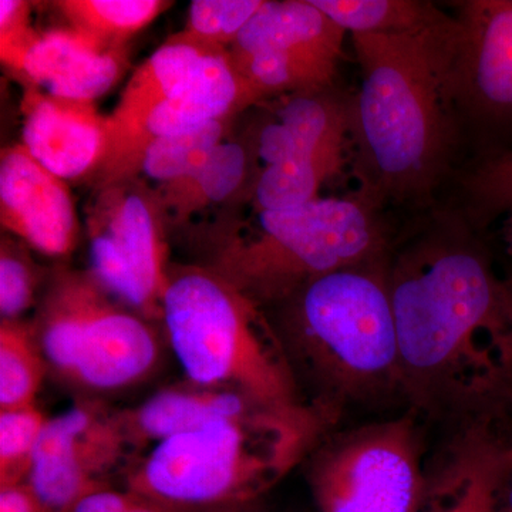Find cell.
<instances>
[{
    "label": "cell",
    "instance_id": "obj_25",
    "mask_svg": "<svg viewBox=\"0 0 512 512\" xmlns=\"http://www.w3.org/2000/svg\"><path fill=\"white\" fill-rule=\"evenodd\" d=\"M49 372L35 326L20 319L0 322V412L35 406Z\"/></svg>",
    "mask_w": 512,
    "mask_h": 512
},
{
    "label": "cell",
    "instance_id": "obj_11",
    "mask_svg": "<svg viewBox=\"0 0 512 512\" xmlns=\"http://www.w3.org/2000/svg\"><path fill=\"white\" fill-rule=\"evenodd\" d=\"M0 222L28 247L52 258L72 254L79 218L66 180L39 163L23 144L0 160Z\"/></svg>",
    "mask_w": 512,
    "mask_h": 512
},
{
    "label": "cell",
    "instance_id": "obj_32",
    "mask_svg": "<svg viewBox=\"0 0 512 512\" xmlns=\"http://www.w3.org/2000/svg\"><path fill=\"white\" fill-rule=\"evenodd\" d=\"M30 10L32 3L25 0L0 2V59L15 74L40 33L30 23Z\"/></svg>",
    "mask_w": 512,
    "mask_h": 512
},
{
    "label": "cell",
    "instance_id": "obj_8",
    "mask_svg": "<svg viewBox=\"0 0 512 512\" xmlns=\"http://www.w3.org/2000/svg\"><path fill=\"white\" fill-rule=\"evenodd\" d=\"M163 205L136 178L100 187L87 218L97 282L143 318L163 319L170 285Z\"/></svg>",
    "mask_w": 512,
    "mask_h": 512
},
{
    "label": "cell",
    "instance_id": "obj_21",
    "mask_svg": "<svg viewBox=\"0 0 512 512\" xmlns=\"http://www.w3.org/2000/svg\"><path fill=\"white\" fill-rule=\"evenodd\" d=\"M248 170L247 148L224 141L191 173L161 185L158 197L175 220H187L194 212L231 198L244 185Z\"/></svg>",
    "mask_w": 512,
    "mask_h": 512
},
{
    "label": "cell",
    "instance_id": "obj_16",
    "mask_svg": "<svg viewBox=\"0 0 512 512\" xmlns=\"http://www.w3.org/2000/svg\"><path fill=\"white\" fill-rule=\"evenodd\" d=\"M210 53L167 39L146 62L138 66L107 117V150L101 163L100 187L117 183L128 154L151 114L170 99Z\"/></svg>",
    "mask_w": 512,
    "mask_h": 512
},
{
    "label": "cell",
    "instance_id": "obj_17",
    "mask_svg": "<svg viewBox=\"0 0 512 512\" xmlns=\"http://www.w3.org/2000/svg\"><path fill=\"white\" fill-rule=\"evenodd\" d=\"M126 67V49H106L67 28L40 32L16 76L52 96L96 101Z\"/></svg>",
    "mask_w": 512,
    "mask_h": 512
},
{
    "label": "cell",
    "instance_id": "obj_14",
    "mask_svg": "<svg viewBox=\"0 0 512 512\" xmlns=\"http://www.w3.org/2000/svg\"><path fill=\"white\" fill-rule=\"evenodd\" d=\"M501 423L458 427L427 470L417 512H500Z\"/></svg>",
    "mask_w": 512,
    "mask_h": 512
},
{
    "label": "cell",
    "instance_id": "obj_23",
    "mask_svg": "<svg viewBox=\"0 0 512 512\" xmlns=\"http://www.w3.org/2000/svg\"><path fill=\"white\" fill-rule=\"evenodd\" d=\"M350 35H402L448 22L451 16L420 0H312Z\"/></svg>",
    "mask_w": 512,
    "mask_h": 512
},
{
    "label": "cell",
    "instance_id": "obj_9",
    "mask_svg": "<svg viewBox=\"0 0 512 512\" xmlns=\"http://www.w3.org/2000/svg\"><path fill=\"white\" fill-rule=\"evenodd\" d=\"M450 84L456 106L497 141L491 154L512 150V0L460 3Z\"/></svg>",
    "mask_w": 512,
    "mask_h": 512
},
{
    "label": "cell",
    "instance_id": "obj_30",
    "mask_svg": "<svg viewBox=\"0 0 512 512\" xmlns=\"http://www.w3.org/2000/svg\"><path fill=\"white\" fill-rule=\"evenodd\" d=\"M464 190L476 224L503 218L512 210V150L484 157L466 175Z\"/></svg>",
    "mask_w": 512,
    "mask_h": 512
},
{
    "label": "cell",
    "instance_id": "obj_6",
    "mask_svg": "<svg viewBox=\"0 0 512 512\" xmlns=\"http://www.w3.org/2000/svg\"><path fill=\"white\" fill-rule=\"evenodd\" d=\"M380 210L359 191L259 212L256 232L229 239L208 268L261 308L279 305L320 276L386 256Z\"/></svg>",
    "mask_w": 512,
    "mask_h": 512
},
{
    "label": "cell",
    "instance_id": "obj_35",
    "mask_svg": "<svg viewBox=\"0 0 512 512\" xmlns=\"http://www.w3.org/2000/svg\"><path fill=\"white\" fill-rule=\"evenodd\" d=\"M0 512H45L28 484L0 488Z\"/></svg>",
    "mask_w": 512,
    "mask_h": 512
},
{
    "label": "cell",
    "instance_id": "obj_19",
    "mask_svg": "<svg viewBox=\"0 0 512 512\" xmlns=\"http://www.w3.org/2000/svg\"><path fill=\"white\" fill-rule=\"evenodd\" d=\"M268 406L248 394L227 387H173L154 394L137 409L120 412L130 446L161 443V441L190 433ZM274 407V406H271Z\"/></svg>",
    "mask_w": 512,
    "mask_h": 512
},
{
    "label": "cell",
    "instance_id": "obj_26",
    "mask_svg": "<svg viewBox=\"0 0 512 512\" xmlns=\"http://www.w3.org/2000/svg\"><path fill=\"white\" fill-rule=\"evenodd\" d=\"M345 156L265 165L254 184L259 212L285 211L318 200L320 188L340 173Z\"/></svg>",
    "mask_w": 512,
    "mask_h": 512
},
{
    "label": "cell",
    "instance_id": "obj_10",
    "mask_svg": "<svg viewBox=\"0 0 512 512\" xmlns=\"http://www.w3.org/2000/svg\"><path fill=\"white\" fill-rule=\"evenodd\" d=\"M131 447L120 413L80 404L47 420L28 481L45 512H72L79 501L109 488L104 476Z\"/></svg>",
    "mask_w": 512,
    "mask_h": 512
},
{
    "label": "cell",
    "instance_id": "obj_36",
    "mask_svg": "<svg viewBox=\"0 0 512 512\" xmlns=\"http://www.w3.org/2000/svg\"><path fill=\"white\" fill-rule=\"evenodd\" d=\"M134 495H136V498H134L133 507H131L128 512H202L177 507V505L161 503V501L150 500V498L141 497V495Z\"/></svg>",
    "mask_w": 512,
    "mask_h": 512
},
{
    "label": "cell",
    "instance_id": "obj_20",
    "mask_svg": "<svg viewBox=\"0 0 512 512\" xmlns=\"http://www.w3.org/2000/svg\"><path fill=\"white\" fill-rule=\"evenodd\" d=\"M345 36V30L312 0H264L228 53L232 57L313 53L339 60Z\"/></svg>",
    "mask_w": 512,
    "mask_h": 512
},
{
    "label": "cell",
    "instance_id": "obj_31",
    "mask_svg": "<svg viewBox=\"0 0 512 512\" xmlns=\"http://www.w3.org/2000/svg\"><path fill=\"white\" fill-rule=\"evenodd\" d=\"M39 272L25 248L2 239L0 248V313L2 319H20L35 302Z\"/></svg>",
    "mask_w": 512,
    "mask_h": 512
},
{
    "label": "cell",
    "instance_id": "obj_4",
    "mask_svg": "<svg viewBox=\"0 0 512 512\" xmlns=\"http://www.w3.org/2000/svg\"><path fill=\"white\" fill-rule=\"evenodd\" d=\"M335 424L312 406L258 407L156 444L126 490L195 511L258 503Z\"/></svg>",
    "mask_w": 512,
    "mask_h": 512
},
{
    "label": "cell",
    "instance_id": "obj_24",
    "mask_svg": "<svg viewBox=\"0 0 512 512\" xmlns=\"http://www.w3.org/2000/svg\"><path fill=\"white\" fill-rule=\"evenodd\" d=\"M60 10L69 28L106 49H126L131 37L170 9L165 0H60Z\"/></svg>",
    "mask_w": 512,
    "mask_h": 512
},
{
    "label": "cell",
    "instance_id": "obj_27",
    "mask_svg": "<svg viewBox=\"0 0 512 512\" xmlns=\"http://www.w3.org/2000/svg\"><path fill=\"white\" fill-rule=\"evenodd\" d=\"M264 0H194L187 26L168 37L205 53H227Z\"/></svg>",
    "mask_w": 512,
    "mask_h": 512
},
{
    "label": "cell",
    "instance_id": "obj_15",
    "mask_svg": "<svg viewBox=\"0 0 512 512\" xmlns=\"http://www.w3.org/2000/svg\"><path fill=\"white\" fill-rule=\"evenodd\" d=\"M254 104L227 53H212L147 120L136 146L121 168L119 181L136 178L147 147L158 138L197 130L214 121L232 119Z\"/></svg>",
    "mask_w": 512,
    "mask_h": 512
},
{
    "label": "cell",
    "instance_id": "obj_5",
    "mask_svg": "<svg viewBox=\"0 0 512 512\" xmlns=\"http://www.w3.org/2000/svg\"><path fill=\"white\" fill-rule=\"evenodd\" d=\"M163 320L191 383L239 390L279 409L311 406L261 306L212 269L171 268Z\"/></svg>",
    "mask_w": 512,
    "mask_h": 512
},
{
    "label": "cell",
    "instance_id": "obj_37",
    "mask_svg": "<svg viewBox=\"0 0 512 512\" xmlns=\"http://www.w3.org/2000/svg\"><path fill=\"white\" fill-rule=\"evenodd\" d=\"M505 284H507L508 292H510L511 305H512V274L505 276ZM507 406H508V413L512 414V330H511L510 369H508V382H507Z\"/></svg>",
    "mask_w": 512,
    "mask_h": 512
},
{
    "label": "cell",
    "instance_id": "obj_3",
    "mask_svg": "<svg viewBox=\"0 0 512 512\" xmlns=\"http://www.w3.org/2000/svg\"><path fill=\"white\" fill-rule=\"evenodd\" d=\"M387 266L386 255L339 269L276 305L302 396L335 423L355 407L406 403Z\"/></svg>",
    "mask_w": 512,
    "mask_h": 512
},
{
    "label": "cell",
    "instance_id": "obj_38",
    "mask_svg": "<svg viewBox=\"0 0 512 512\" xmlns=\"http://www.w3.org/2000/svg\"><path fill=\"white\" fill-rule=\"evenodd\" d=\"M501 235H503V241L505 248H507L508 254L512 256V210L507 212L503 217V228H501Z\"/></svg>",
    "mask_w": 512,
    "mask_h": 512
},
{
    "label": "cell",
    "instance_id": "obj_29",
    "mask_svg": "<svg viewBox=\"0 0 512 512\" xmlns=\"http://www.w3.org/2000/svg\"><path fill=\"white\" fill-rule=\"evenodd\" d=\"M47 420L37 404L0 412V488L26 484Z\"/></svg>",
    "mask_w": 512,
    "mask_h": 512
},
{
    "label": "cell",
    "instance_id": "obj_2",
    "mask_svg": "<svg viewBox=\"0 0 512 512\" xmlns=\"http://www.w3.org/2000/svg\"><path fill=\"white\" fill-rule=\"evenodd\" d=\"M456 18L402 35H353L362 82L349 101L360 191L420 201L446 170L453 144L451 37Z\"/></svg>",
    "mask_w": 512,
    "mask_h": 512
},
{
    "label": "cell",
    "instance_id": "obj_28",
    "mask_svg": "<svg viewBox=\"0 0 512 512\" xmlns=\"http://www.w3.org/2000/svg\"><path fill=\"white\" fill-rule=\"evenodd\" d=\"M229 120L214 121L197 130L158 138L147 147L140 171L161 184L171 183L191 173L224 143Z\"/></svg>",
    "mask_w": 512,
    "mask_h": 512
},
{
    "label": "cell",
    "instance_id": "obj_13",
    "mask_svg": "<svg viewBox=\"0 0 512 512\" xmlns=\"http://www.w3.org/2000/svg\"><path fill=\"white\" fill-rule=\"evenodd\" d=\"M22 113V144L47 170L63 180L99 170L109 134L94 101L63 99L26 84Z\"/></svg>",
    "mask_w": 512,
    "mask_h": 512
},
{
    "label": "cell",
    "instance_id": "obj_12",
    "mask_svg": "<svg viewBox=\"0 0 512 512\" xmlns=\"http://www.w3.org/2000/svg\"><path fill=\"white\" fill-rule=\"evenodd\" d=\"M96 279V278H94ZM97 282L90 293L72 384L94 392L146 379L160 357L156 332Z\"/></svg>",
    "mask_w": 512,
    "mask_h": 512
},
{
    "label": "cell",
    "instance_id": "obj_22",
    "mask_svg": "<svg viewBox=\"0 0 512 512\" xmlns=\"http://www.w3.org/2000/svg\"><path fill=\"white\" fill-rule=\"evenodd\" d=\"M229 59L254 103L278 94L329 89L339 63V60L328 56L288 52L229 56Z\"/></svg>",
    "mask_w": 512,
    "mask_h": 512
},
{
    "label": "cell",
    "instance_id": "obj_33",
    "mask_svg": "<svg viewBox=\"0 0 512 512\" xmlns=\"http://www.w3.org/2000/svg\"><path fill=\"white\" fill-rule=\"evenodd\" d=\"M134 498L136 495L131 491L104 488L84 497L72 512H128L133 507Z\"/></svg>",
    "mask_w": 512,
    "mask_h": 512
},
{
    "label": "cell",
    "instance_id": "obj_18",
    "mask_svg": "<svg viewBox=\"0 0 512 512\" xmlns=\"http://www.w3.org/2000/svg\"><path fill=\"white\" fill-rule=\"evenodd\" d=\"M349 136V99L328 89L291 94L278 111V120L259 133L256 153L265 165L345 156Z\"/></svg>",
    "mask_w": 512,
    "mask_h": 512
},
{
    "label": "cell",
    "instance_id": "obj_1",
    "mask_svg": "<svg viewBox=\"0 0 512 512\" xmlns=\"http://www.w3.org/2000/svg\"><path fill=\"white\" fill-rule=\"evenodd\" d=\"M387 284L410 410L458 427L507 416L512 305L487 251L437 228L389 259Z\"/></svg>",
    "mask_w": 512,
    "mask_h": 512
},
{
    "label": "cell",
    "instance_id": "obj_7",
    "mask_svg": "<svg viewBox=\"0 0 512 512\" xmlns=\"http://www.w3.org/2000/svg\"><path fill=\"white\" fill-rule=\"evenodd\" d=\"M419 414L328 431L306 457L319 512H417L427 470Z\"/></svg>",
    "mask_w": 512,
    "mask_h": 512
},
{
    "label": "cell",
    "instance_id": "obj_39",
    "mask_svg": "<svg viewBox=\"0 0 512 512\" xmlns=\"http://www.w3.org/2000/svg\"><path fill=\"white\" fill-rule=\"evenodd\" d=\"M202 512H266L258 503L238 505V507L218 508V510H207Z\"/></svg>",
    "mask_w": 512,
    "mask_h": 512
},
{
    "label": "cell",
    "instance_id": "obj_34",
    "mask_svg": "<svg viewBox=\"0 0 512 512\" xmlns=\"http://www.w3.org/2000/svg\"><path fill=\"white\" fill-rule=\"evenodd\" d=\"M500 512H512V416L501 424Z\"/></svg>",
    "mask_w": 512,
    "mask_h": 512
}]
</instances>
